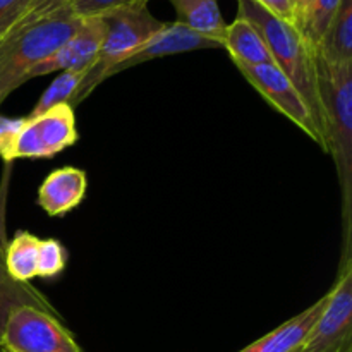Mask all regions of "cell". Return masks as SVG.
I'll return each mask as SVG.
<instances>
[{"label":"cell","mask_w":352,"mask_h":352,"mask_svg":"<svg viewBox=\"0 0 352 352\" xmlns=\"http://www.w3.org/2000/svg\"><path fill=\"white\" fill-rule=\"evenodd\" d=\"M327 153L333 157L342 196V251H352V65L316 57Z\"/></svg>","instance_id":"1"},{"label":"cell","mask_w":352,"mask_h":352,"mask_svg":"<svg viewBox=\"0 0 352 352\" xmlns=\"http://www.w3.org/2000/svg\"><path fill=\"white\" fill-rule=\"evenodd\" d=\"M237 16L250 21L260 31L270 50L274 64L291 79L292 85L301 93L325 138L315 48L302 38L294 24L275 17L274 14L258 6L254 0H237Z\"/></svg>","instance_id":"2"},{"label":"cell","mask_w":352,"mask_h":352,"mask_svg":"<svg viewBox=\"0 0 352 352\" xmlns=\"http://www.w3.org/2000/svg\"><path fill=\"white\" fill-rule=\"evenodd\" d=\"M81 23L65 7L45 19L16 26L0 41V107L28 81L31 69L64 45Z\"/></svg>","instance_id":"3"},{"label":"cell","mask_w":352,"mask_h":352,"mask_svg":"<svg viewBox=\"0 0 352 352\" xmlns=\"http://www.w3.org/2000/svg\"><path fill=\"white\" fill-rule=\"evenodd\" d=\"M100 17L105 21V36H103L95 64L86 72L81 86L72 96V109L88 98L103 81L110 78L117 65L129 58L141 45L146 43L165 26L164 21L157 19L148 10V6L124 7V9L112 10Z\"/></svg>","instance_id":"4"},{"label":"cell","mask_w":352,"mask_h":352,"mask_svg":"<svg viewBox=\"0 0 352 352\" xmlns=\"http://www.w3.org/2000/svg\"><path fill=\"white\" fill-rule=\"evenodd\" d=\"M0 352H82L58 315L36 306H17L0 333Z\"/></svg>","instance_id":"5"},{"label":"cell","mask_w":352,"mask_h":352,"mask_svg":"<svg viewBox=\"0 0 352 352\" xmlns=\"http://www.w3.org/2000/svg\"><path fill=\"white\" fill-rule=\"evenodd\" d=\"M79 140L76 113L69 103H60L38 116H26L14 136L6 164L21 158H52Z\"/></svg>","instance_id":"6"},{"label":"cell","mask_w":352,"mask_h":352,"mask_svg":"<svg viewBox=\"0 0 352 352\" xmlns=\"http://www.w3.org/2000/svg\"><path fill=\"white\" fill-rule=\"evenodd\" d=\"M325 305L299 352H333L352 344V251H342Z\"/></svg>","instance_id":"7"},{"label":"cell","mask_w":352,"mask_h":352,"mask_svg":"<svg viewBox=\"0 0 352 352\" xmlns=\"http://www.w3.org/2000/svg\"><path fill=\"white\" fill-rule=\"evenodd\" d=\"M239 72L243 78L274 107L277 112L287 117L292 124L299 127L306 136L311 138L315 143H318L327 151V143L323 133L320 131L308 103L302 98L291 79L280 71L275 64L263 65H239Z\"/></svg>","instance_id":"8"},{"label":"cell","mask_w":352,"mask_h":352,"mask_svg":"<svg viewBox=\"0 0 352 352\" xmlns=\"http://www.w3.org/2000/svg\"><path fill=\"white\" fill-rule=\"evenodd\" d=\"M103 36H105L103 17H85L81 26L64 45H60L50 57L43 58L31 69L28 81L52 72L89 71L98 57Z\"/></svg>","instance_id":"9"},{"label":"cell","mask_w":352,"mask_h":352,"mask_svg":"<svg viewBox=\"0 0 352 352\" xmlns=\"http://www.w3.org/2000/svg\"><path fill=\"white\" fill-rule=\"evenodd\" d=\"M206 48H222V45L219 41L210 40V38L189 30V28L177 23V21L175 23H165V26L157 34H153L146 43L141 45L122 64L117 65L112 74H110V78L126 71V69L136 67V65L144 64V62L153 60V58L188 54V52L195 50H206Z\"/></svg>","instance_id":"10"},{"label":"cell","mask_w":352,"mask_h":352,"mask_svg":"<svg viewBox=\"0 0 352 352\" xmlns=\"http://www.w3.org/2000/svg\"><path fill=\"white\" fill-rule=\"evenodd\" d=\"M88 191V174L82 168L60 167L52 170L38 189L36 201L48 217H64L78 208Z\"/></svg>","instance_id":"11"},{"label":"cell","mask_w":352,"mask_h":352,"mask_svg":"<svg viewBox=\"0 0 352 352\" xmlns=\"http://www.w3.org/2000/svg\"><path fill=\"white\" fill-rule=\"evenodd\" d=\"M325 298L327 296L320 298L305 311L292 316L291 320L282 323L280 327L272 330L270 333L263 336L261 339L254 340L253 344H250L239 352H299L308 333L311 332L313 325L318 320L320 313H322Z\"/></svg>","instance_id":"12"},{"label":"cell","mask_w":352,"mask_h":352,"mask_svg":"<svg viewBox=\"0 0 352 352\" xmlns=\"http://www.w3.org/2000/svg\"><path fill=\"white\" fill-rule=\"evenodd\" d=\"M222 48L229 52L236 67H239V65L253 67V65L274 64V58H272L270 50H268L260 31L250 21L241 16H237L232 23L227 24Z\"/></svg>","instance_id":"13"},{"label":"cell","mask_w":352,"mask_h":352,"mask_svg":"<svg viewBox=\"0 0 352 352\" xmlns=\"http://www.w3.org/2000/svg\"><path fill=\"white\" fill-rule=\"evenodd\" d=\"M177 14V23L222 45L227 24L219 0H168Z\"/></svg>","instance_id":"14"},{"label":"cell","mask_w":352,"mask_h":352,"mask_svg":"<svg viewBox=\"0 0 352 352\" xmlns=\"http://www.w3.org/2000/svg\"><path fill=\"white\" fill-rule=\"evenodd\" d=\"M6 244L7 241L3 239V234L0 232V333H2L3 323H6L9 313L17 306H36L45 311L58 315V311L48 301L47 296L41 294L36 287H33L31 284H21V282L10 278V275L6 270V265H3Z\"/></svg>","instance_id":"15"},{"label":"cell","mask_w":352,"mask_h":352,"mask_svg":"<svg viewBox=\"0 0 352 352\" xmlns=\"http://www.w3.org/2000/svg\"><path fill=\"white\" fill-rule=\"evenodd\" d=\"M316 57L333 65H352V0H342L330 23Z\"/></svg>","instance_id":"16"},{"label":"cell","mask_w":352,"mask_h":352,"mask_svg":"<svg viewBox=\"0 0 352 352\" xmlns=\"http://www.w3.org/2000/svg\"><path fill=\"white\" fill-rule=\"evenodd\" d=\"M38 250L40 237L30 230H17L10 241H7L3 250V265L10 278L21 284H31L36 278Z\"/></svg>","instance_id":"17"},{"label":"cell","mask_w":352,"mask_h":352,"mask_svg":"<svg viewBox=\"0 0 352 352\" xmlns=\"http://www.w3.org/2000/svg\"><path fill=\"white\" fill-rule=\"evenodd\" d=\"M342 0H308L296 28L313 48H318Z\"/></svg>","instance_id":"18"},{"label":"cell","mask_w":352,"mask_h":352,"mask_svg":"<svg viewBox=\"0 0 352 352\" xmlns=\"http://www.w3.org/2000/svg\"><path fill=\"white\" fill-rule=\"evenodd\" d=\"M86 72L88 71H62L60 74L48 85V88L45 89L43 95L40 96V100L34 103L30 116L43 113L47 112L48 109H52V107L60 105V103H69V105H71L72 96H74V93L78 91V88L81 86Z\"/></svg>","instance_id":"19"},{"label":"cell","mask_w":352,"mask_h":352,"mask_svg":"<svg viewBox=\"0 0 352 352\" xmlns=\"http://www.w3.org/2000/svg\"><path fill=\"white\" fill-rule=\"evenodd\" d=\"M67 267V251L58 239H40L36 278L58 277Z\"/></svg>","instance_id":"20"},{"label":"cell","mask_w":352,"mask_h":352,"mask_svg":"<svg viewBox=\"0 0 352 352\" xmlns=\"http://www.w3.org/2000/svg\"><path fill=\"white\" fill-rule=\"evenodd\" d=\"M150 0H72L67 6L72 16L76 17H96L103 16L112 10L124 9V7L148 6Z\"/></svg>","instance_id":"21"},{"label":"cell","mask_w":352,"mask_h":352,"mask_svg":"<svg viewBox=\"0 0 352 352\" xmlns=\"http://www.w3.org/2000/svg\"><path fill=\"white\" fill-rule=\"evenodd\" d=\"M34 0H0V41L21 23Z\"/></svg>","instance_id":"22"},{"label":"cell","mask_w":352,"mask_h":352,"mask_svg":"<svg viewBox=\"0 0 352 352\" xmlns=\"http://www.w3.org/2000/svg\"><path fill=\"white\" fill-rule=\"evenodd\" d=\"M71 2L72 0H34L33 6L30 7V10L26 12V16L21 19V23L17 24V26L45 19V17H48V16H52V14L58 12V10L65 9V7H67Z\"/></svg>","instance_id":"23"},{"label":"cell","mask_w":352,"mask_h":352,"mask_svg":"<svg viewBox=\"0 0 352 352\" xmlns=\"http://www.w3.org/2000/svg\"><path fill=\"white\" fill-rule=\"evenodd\" d=\"M21 120H23V117L0 116V158L3 162H6L7 153H9L14 136H16L17 129H19Z\"/></svg>","instance_id":"24"},{"label":"cell","mask_w":352,"mask_h":352,"mask_svg":"<svg viewBox=\"0 0 352 352\" xmlns=\"http://www.w3.org/2000/svg\"><path fill=\"white\" fill-rule=\"evenodd\" d=\"M254 2L278 19L294 24V9H292L291 0H254Z\"/></svg>","instance_id":"25"},{"label":"cell","mask_w":352,"mask_h":352,"mask_svg":"<svg viewBox=\"0 0 352 352\" xmlns=\"http://www.w3.org/2000/svg\"><path fill=\"white\" fill-rule=\"evenodd\" d=\"M306 2H308V0H291L292 9H294V26L298 24V21H299V17H301L302 10H305Z\"/></svg>","instance_id":"26"},{"label":"cell","mask_w":352,"mask_h":352,"mask_svg":"<svg viewBox=\"0 0 352 352\" xmlns=\"http://www.w3.org/2000/svg\"><path fill=\"white\" fill-rule=\"evenodd\" d=\"M333 352H352V344H347V346L340 347V349L333 351Z\"/></svg>","instance_id":"27"}]
</instances>
